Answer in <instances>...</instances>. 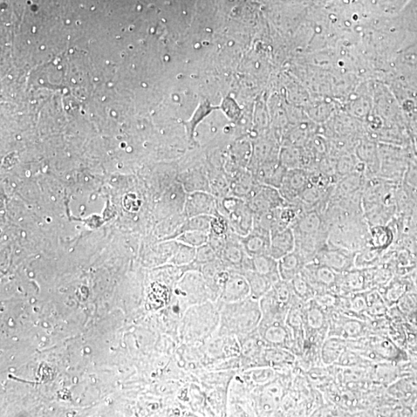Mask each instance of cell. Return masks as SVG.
Segmentation results:
<instances>
[{
  "label": "cell",
  "mask_w": 417,
  "mask_h": 417,
  "mask_svg": "<svg viewBox=\"0 0 417 417\" xmlns=\"http://www.w3.org/2000/svg\"><path fill=\"white\" fill-rule=\"evenodd\" d=\"M223 305L222 332L227 334H248L257 330L262 318L259 300L249 297L241 302Z\"/></svg>",
  "instance_id": "6da1fadb"
},
{
  "label": "cell",
  "mask_w": 417,
  "mask_h": 417,
  "mask_svg": "<svg viewBox=\"0 0 417 417\" xmlns=\"http://www.w3.org/2000/svg\"><path fill=\"white\" fill-rule=\"evenodd\" d=\"M369 225L364 215L353 216L330 230L327 243L351 252L358 253L368 247Z\"/></svg>",
  "instance_id": "7a4b0ae2"
},
{
  "label": "cell",
  "mask_w": 417,
  "mask_h": 417,
  "mask_svg": "<svg viewBox=\"0 0 417 417\" xmlns=\"http://www.w3.org/2000/svg\"><path fill=\"white\" fill-rule=\"evenodd\" d=\"M219 211L227 217L231 232L239 237L248 235L254 228V211L240 197L223 196L219 201Z\"/></svg>",
  "instance_id": "3957f363"
},
{
  "label": "cell",
  "mask_w": 417,
  "mask_h": 417,
  "mask_svg": "<svg viewBox=\"0 0 417 417\" xmlns=\"http://www.w3.org/2000/svg\"><path fill=\"white\" fill-rule=\"evenodd\" d=\"M300 275L316 291V296L325 293L338 295L341 273L333 271L329 266L312 262L305 265Z\"/></svg>",
  "instance_id": "277c9868"
},
{
  "label": "cell",
  "mask_w": 417,
  "mask_h": 417,
  "mask_svg": "<svg viewBox=\"0 0 417 417\" xmlns=\"http://www.w3.org/2000/svg\"><path fill=\"white\" fill-rule=\"evenodd\" d=\"M221 261L230 271L242 273L251 271V258L246 254L239 237L230 232L227 237Z\"/></svg>",
  "instance_id": "5b68a950"
},
{
  "label": "cell",
  "mask_w": 417,
  "mask_h": 417,
  "mask_svg": "<svg viewBox=\"0 0 417 417\" xmlns=\"http://www.w3.org/2000/svg\"><path fill=\"white\" fill-rule=\"evenodd\" d=\"M355 253L336 247L327 243L313 262L329 266L339 273L355 269Z\"/></svg>",
  "instance_id": "8992f818"
},
{
  "label": "cell",
  "mask_w": 417,
  "mask_h": 417,
  "mask_svg": "<svg viewBox=\"0 0 417 417\" xmlns=\"http://www.w3.org/2000/svg\"><path fill=\"white\" fill-rule=\"evenodd\" d=\"M257 332L269 346L289 348L291 346L293 334L285 321H261Z\"/></svg>",
  "instance_id": "52a82bcc"
},
{
  "label": "cell",
  "mask_w": 417,
  "mask_h": 417,
  "mask_svg": "<svg viewBox=\"0 0 417 417\" xmlns=\"http://www.w3.org/2000/svg\"><path fill=\"white\" fill-rule=\"evenodd\" d=\"M186 218L201 215L216 216L219 211L217 197L206 191H196L187 194L183 209Z\"/></svg>",
  "instance_id": "ba28073f"
},
{
  "label": "cell",
  "mask_w": 417,
  "mask_h": 417,
  "mask_svg": "<svg viewBox=\"0 0 417 417\" xmlns=\"http://www.w3.org/2000/svg\"><path fill=\"white\" fill-rule=\"evenodd\" d=\"M254 213L275 210L287 205L278 189L259 184L255 193L246 201Z\"/></svg>",
  "instance_id": "9c48e42d"
},
{
  "label": "cell",
  "mask_w": 417,
  "mask_h": 417,
  "mask_svg": "<svg viewBox=\"0 0 417 417\" xmlns=\"http://www.w3.org/2000/svg\"><path fill=\"white\" fill-rule=\"evenodd\" d=\"M291 228L295 237L329 236L330 233L325 228L323 216L314 209L305 211Z\"/></svg>",
  "instance_id": "30bf717a"
},
{
  "label": "cell",
  "mask_w": 417,
  "mask_h": 417,
  "mask_svg": "<svg viewBox=\"0 0 417 417\" xmlns=\"http://www.w3.org/2000/svg\"><path fill=\"white\" fill-rule=\"evenodd\" d=\"M309 182V171L290 169L287 171L282 186L278 189L287 203H293L298 200L300 194Z\"/></svg>",
  "instance_id": "8fae6325"
},
{
  "label": "cell",
  "mask_w": 417,
  "mask_h": 417,
  "mask_svg": "<svg viewBox=\"0 0 417 417\" xmlns=\"http://www.w3.org/2000/svg\"><path fill=\"white\" fill-rule=\"evenodd\" d=\"M250 297V289L248 280L240 273L231 271L230 276L221 293L223 304L241 302Z\"/></svg>",
  "instance_id": "7c38bea8"
},
{
  "label": "cell",
  "mask_w": 417,
  "mask_h": 417,
  "mask_svg": "<svg viewBox=\"0 0 417 417\" xmlns=\"http://www.w3.org/2000/svg\"><path fill=\"white\" fill-rule=\"evenodd\" d=\"M239 240L246 254L250 258L270 254L271 233L269 231L254 228L248 235L239 237Z\"/></svg>",
  "instance_id": "4fadbf2b"
},
{
  "label": "cell",
  "mask_w": 417,
  "mask_h": 417,
  "mask_svg": "<svg viewBox=\"0 0 417 417\" xmlns=\"http://www.w3.org/2000/svg\"><path fill=\"white\" fill-rule=\"evenodd\" d=\"M287 171L288 169L278 161L262 164L250 172L258 183L279 189L284 181Z\"/></svg>",
  "instance_id": "5bb4252c"
},
{
  "label": "cell",
  "mask_w": 417,
  "mask_h": 417,
  "mask_svg": "<svg viewBox=\"0 0 417 417\" xmlns=\"http://www.w3.org/2000/svg\"><path fill=\"white\" fill-rule=\"evenodd\" d=\"M365 291H368L366 269H353L341 273L338 287L339 296H352Z\"/></svg>",
  "instance_id": "9a60e30c"
},
{
  "label": "cell",
  "mask_w": 417,
  "mask_h": 417,
  "mask_svg": "<svg viewBox=\"0 0 417 417\" xmlns=\"http://www.w3.org/2000/svg\"><path fill=\"white\" fill-rule=\"evenodd\" d=\"M259 184L248 168L241 169L232 177L230 184L231 195L247 201L255 193Z\"/></svg>",
  "instance_id": "2e32d148"
},
{
  "label": "cell",
  "mask_w": 417,
  "mask_h": 417,
  "mask_svg": "<svg viewBox=\"0 0 417 417\" xmlns=\"http://www.w3.org/2000/svg\"><path fill=\"white\" fill-rule=\"evenodd\" d=\"M365 181L366 176L357 172L341 178L334 186L330 203H337L345 197L364 188Z\"/></svg>",
  "instance_id": "e0dca14e"
},
{
  "label": "cell",
  "mask_w": 417,
  "mask_h": 417,
  "mask_svg": "<svg viewBox=\"0 0 417 417\" xmlns=\"http://www.w3.org/2000/svg\"><path fill=\"white\" fill-rule=\"evenodd\" d=\"M296 249V237L291 228L271 234L270 255L278 259Z\"/></svg>",
  "instance_id": "ac0fdd59"
},
{
  "label": "cell",
  "mask_w": 417,
  "mask_h": 417,
  "mask_svg": "<svg viewBox=\"0 0 417 417\" xmlns=\"http://www.w3.org/2000/svg\"><path fill=\"white\" fill-rule=\"evenodd\" d=\"M278 262L280 276L285 282H291L293 278L300 275L307 264L296 250L292 251Z\"/></svg>",
  "instance_id": "d6986e66"
},
{
  "label": "cell",
  "mask_w": 417,
  "mask_h": 417,
  "mask_svg": "<svg viewBox=\"0 0 417 417\" xmlns=\"http://www.w3.org/2000/svg\"><path fill=\"white\" fill-rule=\"evenodd\" d=\"M251 271L269 278L273 285L282 280L278 270V262L269 255L251 258Z\"/></svg>",
  "instance_id": "ffe728a7"
},
{
  "label": "cell",
  "mask_w": 417,
  "mask_h": 417,
  "mask_svg": "<svg viewBox=\"0 0 417 417\" xmlns=\"http://www.w3.org/2000/svg\"><path fill=\"white\" fill-rule=\"evenodd\" d=\"M393 241L394 232L391 225L369 227V247L385 252Z\"/></svg>",
  "instance_id": "44dd1931"
},
{
  "label": "cell",
  "mask_w": 417,
  "mask_h": 417,
  "mask_svg": "<svg viewBox=\"0 0 417 417\" xmlns=\"http://www.w3.org/2000/svg\"><path fill=\"white\" fill-rule=\"evenodd\" d=\"M395 207V206L377 204L364 210V216L369 227L388 225L392 221Z\"/></svg>",
  "instance_id": "7402d4cb"
},
{
  "label": "cell",
  "mask_w": 417,
  "mask_h": 417,
  "mask_svg": "<svg viewBox=\"0 0 417 417\" xmlns=\"http://www.w3.org/2000/svg\"><path fill=\"white\" fill-rule=\"evenodd\" d=\"M248 280L250 297L259 300L273 286L271 280L254 271H247L241 273Z\"/></svg>",
  "instance_id": "603a6c76"
},
{
  "label": "cell",
  "mask_w": 417,
  "mask_h": 417,
  "mask_svg": "<svg viewBox=\"0 0 417 417\" xmlns=\"http://www.w3.org/2000/svg\"><path fill=\"white\" fill-rule=\"evenodd\" d=\"M384 253L368 246L355 255V269H368L377 266L381 264Z\"/></svg>",
  "instance_id": "cb8c5ba5"
},
{
  "label": "cell",
  "mask_w": 417,
  "mask_h": 417,
  "mask_svg": "<svg viewBox=\"0 0 417 417\" xmlns=\"http://www.w3.org/2000/svg\"><path fill=\"white\" fill-rule=\"evenodd\" d=\"M290 282L295 296L303 303H309V300L316 297V291L300 273L293 278Z\"/></svg>",
  "instance_id": "d4e9b609"
},
{
  "label": "cell",
  "mask_w": 417,
  "mask_h": 417,
  "mask_svg": "<svg viewBox=\"0 0 417 417\" xmlns=\"http://www.w3.org/2000/svg\"><path fill=\"white\" fill-rule=\"evenodd\" d=\"M217 259L218 257L216 256V253L207 243L196 248L194 262L190 264L191 269H192L194 271L201 272L203 265L214 262Z\"/></svg>",
  "instance_id": "484cf974"
},
{
  "label": "cell",
  "mask_w": 417,
  "mask_h": 417,
  "mask_svg": "<svg viewBox=\"0 0 417 417\" xmlns=\"http://www.w3.org/2000/svg\"><path fill=\"white\" fill-rule=\"evenodd\" d=\"M209 234L204 231H185L178 237L177 241L197 248L208 243Z\"/></svg>",
  "instance_id": "4316f807"
},
{
  "label": "cell",
  "mask_w": 417,
  "mask_h": 417,
  "mask_svg": "<svg viewBox=\"0 0 417 417\" xmlns=\"http://www.w3.org/2000/svg\"><path fill=\"white\" fill-rule=\"evenodd\" d=\"M212 218H213V216L209 215L187 218V220L183 222L180 235L185 231L192 230L204 231L210 233Z\"/></svg>",
  "instance_id": "83f0119b"
},
{
  "label": "cell",
  "mask_w": 417,
  "mask_h": 417,
  "mask_svg": "<svg viewBox=\"0 0 417 417\" xmlns=\"http://www.w3.org/2000/svg\"><path fill=\"white\" fill-rule=\"evenodd\" d=\"M186 183V187L184 189H186L188 194L196 192V191L210 192L209 181L206 177L201 172H197V171L189 172Z\"/></svg>",
  "instance_id": "f1b7e54d"
},
{
  "label": "cell",
  "mask_w": 417,
  "mask_h": 417,
  "mask_svg": "<svg viewBox=\"0 0 417 417\" xmlns=\"http://www.w3.org/2000/svg\"><path fill=\"white\" fill-rule=\"evenodd\" d=\"M358 162L357 155L347 153L339 155L337 158V170L340 179L354 173Z\"/></svg>",
  "instance_id": "f546056e"
},
{
  "label": "cell",
  "mask_w": 417,
  "mask_h": 417,
  "mask_svg": "<svg viewBox=\"0 0 417 417\" xmlns=\"http://www.w3.org/2000/svg\"><path fill=\"white\" fill-rule=\"evenodd\" d=\"M231 230L227 217L219 214L212 218L210 234L218 237H227Z\"/></svg>",
  "instance_id": "4dcf8cb0"
},
{
  "label": "cell",
  "mask_w": 417,
  "mask_h": 417,
  "mask_svg": "<svg viewBox=\"0 0 417 417\" xmlns=\"http://www.w3.org/2000/svg\"><path fill=\"white\" fill-rule=\"evenodd\" d=\"M343 350V341L341 339H331L326 341L323 348V359L327 362H332L339 358L340 353Z\"/></svg>",
  "instance_id": "1f68e13d"
},
{
  "label": "cell",
  "mask_w": 417,
  "mask_h": 417,
  "mask_svg": "<svg viewBox=\"0 0 417 417\" xmlns=\"http://www.w3.org/2000/svg\"><path fill=\"white\" fill-rule=\"evenodd\" d=\"M196 248L184 244H180V250L176 257V263L186 266L194 262Z\"/></svg>",
  "instance_id": "d6a6232c"
},
{
  "label": "cell",
  "mask_w": 417,
  "mask_h": 417,
  "mask_svg": "<svg viewBox=\"0 0 417 417\" xmlns=\"http://www.w3.org/2000/svg\"><path fill=\"white\" fill-rule=\"evenodd\" d=\"M227 237H218L209 234L208 244L214 250L219 259L221 257L225 242H227Z\"/></svg>",
  "instance_id": "836d02e7"
},
{
  "label": "cell",
  "mask_w": 417,
  "mask_h": 417,
  "mask_svg": "<svg viewBox=\"0 0 417 417\" xmlns=\"http://www.w3.org/2000/svg\"><path fill=\"white\" fill-rule=\"evenodd\" d=\"M406 182L409 187L417 188V169L414 165L407 171Z\"/></svg>",
  "instance_id": "e575fe53"
}]
</instances>
